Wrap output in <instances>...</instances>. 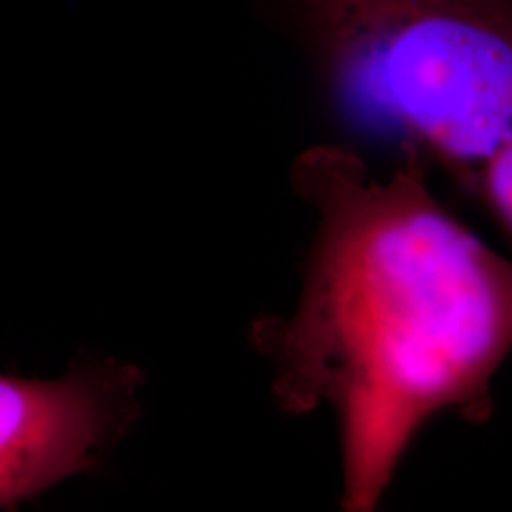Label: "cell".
<instances>
[{
	"instance_id": "1",
	"label": "cell",
	"mask_w": 512,
	"mask_h": 512,
	"mask_svg": "<svg viewBox=\"0 0 512 512\" xmlns=\"http://www.w3.org/2000/svg\"><path fill=\"white\" fill-rule=\"evenodd\" d=\"M315 232L293 313L253 327L275 403L336 418L346 512L380 509L404 459L442 414L484 425L512 353V258L456 219L429 169L380 175L342 143L291 167Z\"/></svg>"
},
{
	"instance_id": "2",
	"label": "cell",
	"mask_w": 512,
	"mask_h": 512,
	"mask_svg": "<svg viewBox=\"0 0 512 512\" xmlns=\"http://www.w3.org/2000/svg\"><path fill=\"white\" fill-rule=\"evenodd\" d=\"M143 374L93 359L54 380L0 376V509L90 471L141 416Z\"/></svg>"
}]
</instances>
